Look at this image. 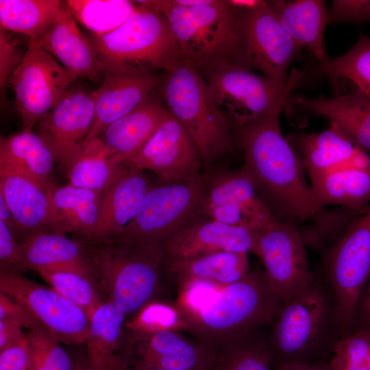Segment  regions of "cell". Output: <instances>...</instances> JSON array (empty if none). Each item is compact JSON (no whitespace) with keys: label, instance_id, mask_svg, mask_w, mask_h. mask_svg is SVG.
<instances>
[{"label":"cell","instance_id":"6da1fadb","mask_svg":"<svg viewBox=\"0 0 370 370\" xmlns=\"http://www.w3.org/2000/svg\"><path fill=\"white\" fill-rule=\"evenodd\" d=\"M280 114L257 118L233 130L236 146L241 151L242 168L256 190L280 221L296 223L318 213L301 158L280 124Z\"/></svg>","mask_w":370,"mask_h":370},{"label":"cell","instance_id":"7a4b0ae2","mask_svg":"<svg viewBox=\"0 0 370 370\" xmlns=\"http://www.w3.org/2000/svg\"><path fill=\"white\" fill-rule=\"evenodd\" d=\"M282 305L264 271L255 269L224 286L197 312L183 317L197 341L217 351L273 323Z\"/></svg>","mask_w":370,"mask_h":370},{"label":"cell","instance_id":"3957f363","mask_svg":"<svg viewBox=\"0 0 370 370\" xmlns=\"http://www.w3.org/2000/svg\"><path fill=\"white\" fill-rule=\"evenodd\" d=\"M86 243L99 286L126 317L157 299L166 269L163 243Z\"/></svg>","mask_w":370,"mask_h":370},{"label":"cell","instance_id":"277c9868","mask_svg":"<svg viewBox=\"0 0 370 370\" xmlns=\"http://www.w3.org/2000/svg\"><path fill=\"white\" fill-rule=\"evenodd\" d=\"M197 69L233 130L259 117L292 112L293 91L306 75L304 71L294 69L288 80L279 84L225 58Z\"/></svg>","mask_w":370,"mask_h":370},{"label":"cell","instance_id":"5b68a950","mask_svg":"<svg viewBox=\"0 0 370 370\" xmlns=\"http://www.w3.org/2000/svg\"><path fill=\"white\" fill-rule=\"evenodd\" d=\"M169 113L195 143L205 169L234 150L233 129L214 104L195 65L183 58L157 90Z\"/></svg>","mask_w":370,"mask_h":370},{"label":"cell","instance_id":"8992f818","mask_svg":"<svg viewBox=\"0 0 370 370\" xmlns=\"http://www.w3.org/2000/svg\"><path fill=\"white\" fill-rule=\"evenodd\" d=\"M273 323L269 344L274 369L323 362L331 326L338 328L330 293L316 280L284 303Z\"/></svg>","mask_w":370,"mask_h":370},{"label":"cell","instance_id":"52a82bcc","mask_svg":"<svg viewBox=\"0 0 370 370\" xmlns=\"http://www.w3.org/2000/svg\"><path fill=\"white\" fill-rule=\"evenodd\" d=\"M90 40L101 71L118 66L168 73L183 58L164 16L139 5L117 29Z\"/></svg>","mask_w":370,"mask_h":370},{"label":"cell","instance_id":"ba28073f","mask_svg":"<svg viewBox=\"0 0 370 370\" xmlns=\"http://www.w3.org/2000/svg\"><path fill=\"white\" fill-rule=\"evenodd\" d=\"M134 2L164 16L183 58L197 68L221 58L234 62L236 14L227 1L205 0L201 4L189 5L175 0Z\"/></svg>","mask_w":370,"mask_h":370},{"label":"cell","instance_id":"9c48e42d","mask_svg":"<svg viewBox=\"0 0 370 370\" xmlns=\"http://www.w3.org/2000/svg\"><path fill=\"white\" fill-rule=\"evenodd\" d=\"M323 269L343 336L352 330L359 299L370 279V205L324 250Z\"/></svg>","mask_w":370,"mask_h":370},{"label":"cell","instance_id":"30bf717a","mask_svg":"<svg viewBox=\"0 0 370 370\" xmlns=\"http://www.w3.org/2000/svg\"><path fill=\"white\" fill-rule=\"evenodd\" d=\"M206 196L201 175L153 184L132 221L114 243H161L195 217L203 214Z\"/></svg>","mask_w":370,"mask_h":370},{"label":"cell","instance_id":"8fae6325","mask_svg":"<svg viewBox=\"0 0 370 370\" xmlns=\"http://www.w3.org/2000/svg\"><path fill=\"white\" fill-rule=\"evenodd\" d=\"M234 10L237 36L234 63L257 69L277 83H285L289 66L300 48L268 8L267 1L265 6L254 10Z\"/></svg>","mask_w":370,"mask_h":370},{"label":"cell","instance_id":"7c38bea8","mask_svg":"<svg viewBox=\"0 0 370 370\" xmlns=\"http://www.w3.org/2000/svg\"><path fill=\"white\" fill-rule=\"evenodd\" d=\"M77 79L36 42L29 40L23 59L8 83L23 131H32Z\"/></svg>","mask_w":370,"mask_h":370},{"label":"cell","instance_id":"4fadbf2b","mask_svg":"<svg viewBox=\"0 0 370 370\" xmlns=\"http://www.w3.org/2000/svg\"><path fill=\"white\" fill-rule=\"evenodd\" d=\"M250 251L261 260L271 288L283 304L315 281L306 243L294 221L278 220L254 232Z\"/></svg>","mask_w":370,"mask_h":370},{"label":"cell","instance_id":"5bb4252c","mask_svg":"<svg viewBox=\"0 0 370 370\" xmlns=\"http://www.w3.org/2000/svg\"><path fill=\"white\" fill-rule=\"evenodd\" d=\"M0 293L22 304L61 344H85L90 319L52 287L28 279L18 270L0 269Z\"/></svg>","mask_w":370,"mask_h":370},{"label":"cell","instance_id":"9a60e30c","mask_svg":"<svg viewBox=\"0 0 370 370\" xmlns=\"http://www.w3.org/2000/svg\"><path fill=\"white\" fill-rule=\"evenodd\" d=\"M205 184V216L254 232L279 220L261 200L242 167L238 171L217 173Z\"/></svg>","mask_w":370,"mask_h":370},{"label":"cell","instance_id":"2e32d148","mask_svg":"<svg viewBox=\"0 0 370 370\" xmlns=\"http://www.w3.org/2000/svg\"><path fill=\"white\" fill-rule=\"evenodd\" d=\"M101 72L103 81L95 90L94 119L85 140L99 136L110 124L144 103L167 75L118 66L103 67Z\"/></svg>","mask_w":370,"mask_h":370},{"label":"cell","instance_id":"e0dca14e","mask_svg":"<svg viewBox=\"0 0 370 370\" xmlns=\"http://www.w3.org/2000/svg\"><path fill=\"white\" fill-rule=\"evenodd\" d=\"M126 165L130 169L149 170L161 182L194 177L200 175L203 167L193 139L171 114Z\"/></svg>","mask_w":370,"mask_h":370},{"label":"cell","instance_id":"ac0fdd59","mask_svg":"<svg viewBox=\"0 0 370 370\" xmlns=\"http://www.w3.org/2000/svg\"><path fill=\"white\" fill-rule=\"evenodd\" d=\"M217 352L177 332L132 335L124 330L119 367L138 365L189 370L211 365Z\"/></svg>","mask_w":370,"mask_h":370},{"label":"cell","instance_id":"d6986e66","mask_svg":"<svg viewBox=\"0 0 370 370\" xmlns=\"http://www.w3.org/2000/svg\"><path fill=\"white\" fill-rule=\"evenodd\" d=\"M95 97V90L83 86L70 88L36 125L37 134L62 167L89 133L94 119Z\"/></svg>","mask_w":370,"mask_h":370},{"label":"cell","instance_id":"ffe728a7","mask_svg":"<svg viewBox=\"0 0 370 370\" xmlns=\"http://www.w3.org/2000/svg\"><path fill=\"white\" fill-rule=\"evenodd\" d=\"M53 188H48L14 167L0 163V195L16 221L19 243L42 232L62 233L51 201Z\"/></svg>","mask_w":370,"mask_h":370},{"label":"cell","instance_id":"44dd1931","mask_svg":"<svg viewBox=\"0 0 370 370\" xmlns=\"http://www.w3.org/2000/svg\"><path fill=\"white\" fill-rule=\"evenodd\" d=\"M254 232L204 214L184 225L164 243L166 259H193L221 251H251Z\"/></svg>","mask_w":370,"mask_h":370},{"label":"cell","instance_id":"7402d4cb","mask_svg":"<svg viewBox=\"0 0 370 370\" xmlns=\"http://www.w3.org/2000/svg\"><path fill=\"white\" fill-rule=\"evenodd\" d=\"M290 142L300 155L309 180L335 171L370 166L369 153L333 123L318 133L293 136Z\"/></svg>","mask_w":370,"mask_h":370},{"label":"cell","instance_id":"603a6c76","mask_svg":"<svg viewBox=\"0 0 370 370\" xmlns=\"http://www.w3.org/2000/svg\"><path fill=\"white\" fill-rule=\"evenodd\" d=\"M36 42L77 78L99 82L101 71L92 43L79 30L65 1L50 27Z\"/></svg>","mask_w":370,"mask_h":370},{"label":"cell","instance_id":"cb8c5ba5","mask_svg":"<svg viewBox=\"0 0 370 370\" xmlns=\"http://www.w3.org/2000/svg\"><path fill=\"white\" fill-rule=\"evenodd\" d=\"M153 184L143 171L128 168L102 191L93 240L108 242L119 235L136 216Z\"/></svg>","mask_w":370,"mask_h":370},{"label":"cell","instance_id":"d4e9b609","mask_svg":"<svg viewBox=\"0 0 370 370\" xmlns=\"http://www.w3.org/2000/svg\"><path fill=\"white\" fill-rule=\"evenodd\" d=\"M295 106L322 116L340 127L361 148L370 151V97L352 86L332 97L294 96Z\"/></svg>","mask_w":370,"mask_h":370},{"label":"cell","instance_id":"484cf974","mask_svg":"<svg viewBox=\"0 0 370 370\" xmlns=\"http://www.w3.org/2000/svg\"><path fill=\"white\" fill-rule=\"evenodd\" d=\"M268 8L297 45L306 47L319 64L328 60L324 42L328 25L325 1H267Z\"/></svg>","mask_w":370,"mask_h":370},{"label":"cell","instance_id":"4316f807","mask_svg":"<svg viewBox=\"0 0 370 370\" xmlns=\"http://www.w3.org/2000/svg\"><path fill=\"white\" fill-rule=\"evenodd\" d=\"M169 116L156 91L136 108L110 124L99 137L126 164Z\"/></svg>","mask_w":370,"mask_h":370},{"label":"cell","instance_id":"83f0119b","mask_svg":"<svg viewBox=\"0 0 370 370\" xmlns=\"http://www.w3.org/2000/svg\"><path fill=\"white\" fill-rule=\"evenodd\" d=\"M20 244L25 260L23 269H69L97 280L90 261L87 243L83 240H71L65 234L49 231L28 236Z\"/></svg>","mask_w":370,"mask_h":370},{"label":"cell","instance_id":"f1b7e54d","mask_svg":"<svg viewBox=\"0 0 370 370\" xmlns=\"http://www.w3.org/2000/svg\"><path fill=\"white\" fill-rule=\"evenodd\" d=\"M63 169L69 184L103 191L128 167L123 158L98 136L82 142L72 153Z\"/></svg>","mask_w":370,"mask_h":370},{"label":"cell","instance_id":"f546056e","mask_svg":"<svg viewBox=\"0 0 370 370\" xmlns=\"http://www.w3.org/2000/svg\"><path fill=\"white\" fill-rule=\"evenodd\" d=\"M247 254L221 251L193 259H166V271L180 289L199 282L225 286L249 272Z\"/></svg>","mask_w":370,"mask_h":370},{"label":"cell","instance_id":"4dcf8cb0","mask_svg":"<svg viewBox=\"0 0 370 370\" xmlns=\"http://www.w3.org/2000/svg\"><path fill=\"white\" fill-rule=\"evenodd\" d=\"M310 185L318 212L329 205L362 212L370 205V166L325 173L310 179Z\"/></svg>","mask_w":370,"mask_h":370},{"label":"cell","instance_id":"1f68e13d","mask_svg":"<svg viewBox=\"0 0 370 370\" xmlns=\"http://www.w3.org/2000/svg\"><path fill=\"white\" fill-rule=\"evenodd\" d=\"M126 317L108 300L94 312L85 343V353L92 370H116L120 361Z\"/></svg>","mask_w":370,"mask_h":370},{"label":"cell","instance_id":"d6a6232c","mask_svg":"<svg viewBox=\"0 0 370 370\" xmlns=\"http://www.w3.org/2000/svg\"><path fill=\"white\" fill-rule=\"evenodd\" d=\"M102 191L68 184L51 190V201L60 232L93 240L99 219Z\"/></svg>","mask_w":370,"mask_h":370},{"label":"cell","instance_id":"836d02e7","mask_svg":"<svg viewBox=\"0 0 370 370\" xmlns=\"http://www.w3.org/2000/svg\"><path fill=\"white\" fill-rule=\"evenodd\" d=\"M55 157L32 131H22L0 138V163L11 166L48 188L57 186L52 173Z\"/></svg>","mask_w":370,"mask_h":370},{"label":"cell","instance_id":"e575fe53","mask_svg":"<svg viewBox=\"0 0 370 370\" xmlns=\"http://www.w3.org/2000/svg\"><path fill=\"white\" fill-rule=\"evenodd\" d=\"M62 1L0 0V27L37 42L48 30Z\"/></svg>","mask_w":370,"mask_h":370},{"label":"cell","instance_id":"d590c367","mask_svg":"<svg viewBox=\"0 0 370 370\" xmlns=\"http://www.w3.org/2000/svg\"><path fill=\"white\" fill-rule=\"evenodd\" d=\"M256 334H247L219 348L209 370H274L269 338Z\"/></svg>","mask_w":370,"mask_h":370},{"label":"cell","instance_id":"8d00e7d4","mask_svg":"<svg viewBox=\"0 0 370 370\" xmlns=\"http://www.w3.org/2000/svg\"><path fill=\"white\" fill-rule=\"evenodd\" d=\"M65 3L76 21L95 36L113 32L137 8L134 1L125 0H68Z\"/></svg>","mask_w":370,"mask_h":370},{"label":"cell","instance_id":"74e56055","mask_svg":"<svg viewBox=\"0 0 370 370\" xmlns=\"http://www.w3.org/2000/svg\"><path fill=\"white\" fill-rule=\"evenodd\" d=\"M317 70L333 84L349 82L370 97V37L361 34L345 53L319 64Z\"/></svg>","mask_w":370,"mask_h":370},{"label":"cell","instance_id":"f35d334b","mask_svg":"<svg viewBox=\"0 0 370 370\" xmlns=\"http://www.w3.org/2000/svg\"><path fill=\"white\" fill-rule=\"evenodd\" d=\"M36 271L51 287L82 308L90 319L108 301L96 279L91 276L69 269H39Z\"/></svg>","mask_w":370,"mask_h":370},{"label":"cell","instance_id":"ab89813d","mask_svg":"<svg viewBox=\"0 0 370 370\" xmlns=\"http://www.w3.org/2000/svg\"><path fill=\"white\" fill-rule=\"evenodd\" d=\"M188 325L177 306L158 299L145 304L126 320L125 332L132 335L149 334L162 331H188Z\"/></svg>","mask_w":370,"mask_h":370},{"label":"cell","instance_id":"60d3db41","mask_svg":"<svg viewBox=\"0 0 370 370\" xmlns=\"http://www.w3.org/2000/svg\"><path fill=\"white\" fill-rule=\"evenodd\" d=\"M329 370H370V328L339 336L331 349Z\"/></svg>","mask_w":370,"mask_h":370},{"label":"cell","instance_id":"b9f144b4","mask_svg":"<svg viewBox=\"0 0 370 370\" xmlns=\"http://www.w3.org/2000/svg\"><path fill=\"white\" fill-rule=\"evenodd\" d=\"M27 335L30 370H73L71 356L42 325L37 324Z\"/></svg>","mask_w":370,"mask_h":370},{"label":"cell","instance_id":"7bdbcfd3","mask_svg":"<svg viewBox=\"0 0 370 370\" xmlns=\"http://www.w3.org/2000/svg\"><path fill=\"white\" fill-rule=\"evenodd\" d=\"M370 22V0H334L328 9V25Z\"/></svg>","mask_w":370,"mask_h":370},{"label":"cell","instance_id":"ee69618b","mask_svg":"<svg viewBox=\"0 0 370 370\" xmlns=\"http://www.w3.org/2000/svg\"><path fill=\"white\" fill-rule=\"evenodd\" d=\"M21 56L14 40L5 30L0 29V93L1 106L5 101V86L15 69L20 64Z\"/></svg>","mask_w":370,"mask_h":370},{"label":"cell","instance_id":"f6af8a7d","mask_svg":"<svg viewBox=\"0 0 370 370\" xmlns=\"http://www.w3.org/2000/svg\"><path fill=\"white\" fill-rule=\"evenodd\" d=\"M24 255L20 243L7 225L0 221V269L24 268Z\"/></svg>","mask_w":370,"mask_h":370},{"label":"cell","instance_id":"bcb514c9","mask_svg":"<svg viewBox=\"0 0 370 370\" xmlns=\"http://www.w3.org/2000/svg\"><path fill=\"white\" fill-rule=\"evenodd\" d=\"M30 352L26 334L16 343L0 351V370H30Z\"/></svg>","mask_w":370,"mask_h":370},{"label":"cell","instance_id":"7dc6e473","mask_svg":"<svg viewBox=\"0 0 370 370\" xmlns=\"http://www.w3.org/2000/svg\"><path fill=\"white\" fill-rule=\"evenodd\" d=\"M0 320L14 321L29 330L38 324L22 304L1 293H0Z\"/></svg>","mask_w":370,"mask_h":370},{"label":"cell","instance_id":"c3c4849f","mask_svg":"<svg viewBox=\"0 0 370 370\" xmlns=\"http://www.w3.org/2000/svg\"><path fill=\"white\" fill-rule=\"evenodd\" d=\"M358 328H370V279L359 299L352 330Z\"/></svg>","mask_w":370,"mask_h":370},{"label":"cell","instance_id":"681fc988","mask_svg":"<svg viewBox=\"0 0 370 370\" xmlns=\"http://www.w3.org/2000/svg\"><path fill=\"white\" fill-rule=\"evenodd\" d=\"M21 328L18 323L0 320V351L16 343L25 336Z\"/></svg>","mask_w":370,"mask_h":370},{"label":"cell","instance_id":"f907efd6","mask_svg":"<svg viewBox=\"0 0 370 370\" xmlns=\"http://www.w3.org/2000/svg\"><path fill=\"white\" fill-rule=\"evenodd\" d=\"M0 221L3 222L7 225L18 241V230L16 221L6 201L1 195H0Z\"/></svg>","mask_w":370,"mask_h":370},{"label":"cell","instance_id":"816d5d0a","mask_svg":"<svg viewBox=\"0 0 370 370\" xmlns=\"http://www.w3.org/2000/svg\"><path fill=\"white\" fill-rule=\"evenodd\" d=\"M267 1L261 0H227L228 4L237 10H250L266 5Z\"/></svg>","mask_w":370,"mask_h":370},{"label":"cell","instance_id":"f5cc1de1","mask_svg":"<svg viewBox=\"0 0 370 370\" xmlns=\"http://www.w3.org/2000/svg\"><path fill=\"white\" fill-rule=\"evenodd\" d=\"M274 370H329L328 362H320L312 365H290L275 368Z\"/></svg>","mask_w":370,"mask_h":370},{"label":"cell","instance_id":"db71d44e","mask_svg":"<svg viewBox=\"0 0 370 370\" xmlns=\"http://www.w3.org/2000/svg\"><path fill=\"white\" fill-rule=\"evenodd\" d=\"M71 356L73 370H92L84 352H76Z\"/></svg>","mask_w":370,"mask_h":370},{"label":"cell","instance_id":"11a10c76","mask_svg":"<svg viewBox=\"0 0 370 370\" xmlns=\"http://www.w3.org/2000/svg\"><path fill=\"white\" fill-rule=\"evenodd\" d=\"M211 365L189 370H209ZM116 370H173L159 367H150L138 365H121Z\"/></svg>","mask_w":370,"mask_h":370}]
</instances>
